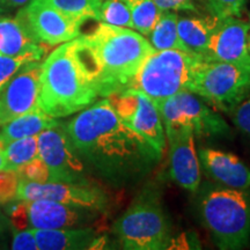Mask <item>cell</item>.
<instances>
[{
    "label": "cell",
    "instance_id": "6da1fadb",
    "mask_svg": "<svg viewBox=\"0 0 250 250\" xmlns=\"http://www.w3.org/2000/svg\"><path fill=\"white\" fill-rule=\"evenodd\" d=\"M65 129L77 152L112 182L143 177L161 160L162 153L118 117L108 98L81 110Z\"/></svg>",
    "mask_w": 250,
    "mask_h": 250
},
{
    "label": "cell",
    "instance_id": "7a4b0ae2",
    "mask_svg": "<svg viewBox=\"0 0 250 250\" xmlns=\"http://www.w3.org/2000/svg\"><path fill=\"white\" fill-rule=\"evenodd\" d=\"M78 41L80 57L101 98L127 89L143 62L154 51L138 31L103 22Z\"/></svg>",
    "mask_w": 250,
    "mask_h": 250
},
{
    "label": "cell",
    "instance_id": "3957f363",
    "mask_svg": "<svg viewBox=\"0 0 250 250\" xmlns=\"http://www.w3.org/2000/svg\"><path fill=\"white\" fill-rule=\"evenodd\" d=\"M98 92L87 73L77 39L62 43L42 62L39 108L49 116H70L93 104Z\"/></svg>",
    "mask_w": 250,
    "mask_h": 250
},
{
    "label": "cell",
    "instance_id": "277c9868",
    "mask_svg": "<svg viewBox=\"0 0 250 250\" xmlns=\"http://www.w3.org/2000/svg\"><path fill=\"white\" fill-rule=\"evenodd\" d=\"M201 214L219 249H242L250 243V196L245 190H212L203 198Z\"/></svg>",
    "mask_w": 250,
    "mask_h": 250
},
{
    "label": "cell",
    "instance_id": "5b68a950",
    "mask_svg": "<svg viewBox=\"0 0 250 250\" xmlns=\"http://www.w3.org/2000/svg\"><path fill=\"white\" fill-rule=\"evenodd\" d=\"M203 59L201 55L183 50H154L143 62L127 89L145 94L154 103L162 101L188 90Z\"/></svg>",
    "mask_w": 250,
    "mask_h": 250
},
{
    "label": "cell",
    "instance_id": "8992f818",
    "mask_svg": "<svg viewBox=\"0 0 250 250\" xmlns=\"http://www.w3.org/2000/svg\"><path fill=\"white\" fill-rule=\"evenodd\" d=\"M123 249L162 250L171 240V228L154 190L145 189L114 225Z\"/></svg>",
    "mask_w": 250,
    "mask_h": 250
},
{
    "label": "cell",
    "instance_id": "52a82bcc",
    "mask_svg": "<svg viewBox=\"0 0 250 250\" xmlns=\"http://www.w3.org/2000/svg\"><path fill=\"white\" fill-rule=\"evenodd\" d=\"M188 90L230 115L250 95V71L230 62L203 59Z\"/></svg>",
    "mask_w": 250,
    "mask_h": 250
},
{
    "label": "cell",
    "instance_id": "ba28073f",
    "mask_svg": "<svg viewBox=\"0 0 250 250\" xmlns=\"http://www.w3.org/2000/svg\"><path fill=\"white\" fill-rule=\"evenodd\" d=\"M164 124L165 132L182 125H191L195 134L204 137L229 136L230 129L221 116L208 107L201 96L189 90H181L155 103Z\"/></svg>",
    "mask_w": 250,
    "mask_h": 250
},
{
    "label": "cell",
    "instance_id": "9c48e42d",
    "mask_svg": "<svg viewBox=\"0 0 250 250\" xmlns=\"http://www.w3.org/2000/svg\"><path fill=\"white\" fill-rule=\"evenodd\" d=\"M95 211L45 199L20 201L9 211V225L15 230L55 229L88 223Z\"/></svg>",
    "mask_w": 250,
    "mask_h": 250
},
{
    "label": "cell",
    "instance_id": "30bf717a",
    "mask_svg": "<svg viewBox=\"0 0 250 250\" xmlns=\"http://www.w3.org/2000/svg\"><path fill=\"white\" fill-rule=\"evenodd\" d=\"M17 19L39 43L58 45L80 36L83 21L64 14L41 0H30Z\"/></svg>",
    "mask_w": 250,
    "mask_h": 250
},
{
    "label": "cell",
    "instance_id": "8fae6325",
    "mask_svg": "<svg viewBox=\"0 0 250 250\" xmlns=\"http://www.w3.org/2000/svg\"><path fill=\"white\" fill-rule=\"evenodd\" d=\"M118 117L137 133L145 137L160 153L166 148V132L158 107L145 94L126 89L109 96Z\"/></svg>",
    "mask_w": 250,
    "mask_h": 250
},
{
    "label": "cell",
    "instance_id": "7c38bea8",
    "mask_svg": "<svg viewBox=\"0 0 250 250\" xmlns=\"http://www.w3.org/2000/svg\"><path fill=\"white\" fill-rule=\"evenodd\" d=\"M39 155L49 167L51 182L88 183L83 161L61 123L39 134Z\"/></svg>",
    "mask_w": 250,
    "mask_h": 250
},
{
    "label": "cell",
    "instance_id": "4fadbf2b",
    "mask_svg": "<svg viewBox=\"0 0 250 250\" xmlns=\"http://www.w3.org/2000/svg\"><path fill=\"white\" fill-rule=\"evenodd\" d=\"M18 201L45 199L61 204L92 211H104L108 198L105 193L88 183L45 182L36 183L20 179L17 190Z\"/></svg>",
    "mask_w": 250,
    "mask_h": 250
},
{
    "label": "cell",
    "instance_id": "5bb4252c",
    "mask_svg": "<svg viewBox=\"0 0 250 250\" xmlns=\"http://www.w3.org/2000/svg\"><path fill=\"white\" fill-rule=\"evenodd\" d=\"M42 62L33 61L20 67L0 89V126L39 108Z\"/></svg>",
    "mask_w": 250,
    "mask_h": 250
},
{
    "label": "cell",
    "instance_id": "9a60e30c",
    "mask_svg": "<svg viewBox=\"0 0 250 250\" xmlns=\"http://www.w3.org/2000/svg\"><path fill=\"white\" fill-rule=\"evenodd\" d=\"M250 23L240 18L221 19L204 54L206 61L225 62L250 71L248 34Z\"/></svg>",
    "mask_w": 250,
    "mask_h": 250
},
{
    "label": "cell",
    "instance_id": "2e32d148",
    "mask_svg": "<svg viewBox=\"0 0 250 250\" xmlns=\"http://www.w3.org/2000/svg\"><path fill=\"white\" fill-rule=\"evenodd\" d=\"M167 134L169 142L170 176L181 188L196 192L201 183V165L195 148V131L182 125Z\"/></svg>",
    "mask_w": 250,
    "mask_h": 250
},
{
    "label": "cell",
    "instance_id": "e0dca14e",
    "mask_svg": "<svg viewBox=\"0 0 250 250\" xmlns=\"http://www.w3.org/2000/svg\"><path fill=\"white\" fill-rule=\"evenodd\" d=\"M199 165L211 179L230 189L250 188V169L232 153L212 148L199 149Z\"/></svg>",
    "mask_w": 250,
    "mask_h": 250
},
{
    "label": "cell",
    "instance_id": "ac0fdd59",
    "mask_svg": "<svg viewBox=\"0 0 250 250\" xmlns=\"http://www.w3.org/2000/svg\"><path fill=\"white\" fill-rule=\"evenodd\" d=\"M221 19L208 12V15H190L177 18V30L186 49L192 54H204L212 34Z\"/></svg>",
    "mask_w": 250,
    "mask_h": 250
},
{
    "label": "cell",
    "instance_id": "d6986e66",
    "mask_svg": "<svg viewBox=\"0 0 250 250\" xmlns=\"http://www.w3.org/2000/svg\"><path fill=\"white\" fill-rule=\"evenodd\" d=\"M40 250H77L90 249L96 239L92 228H55V229H34Z\"/></svg>",
    "mask_w": 250,
    "mask_h": 250
},
{
    "label": "cell",
    "instance_id": "ffe728a7",
    "mask_svg": "<svg viewBox=\"0 0 250 250\" xmlns=\"http://www.w3.org/2000/svg\"><path fill=\"white\" fill-rule=\"evenodd\" d=\"M37 52L45 54V46L33 39L17 18L0 17V57Z\"/></svg>",
    "mask_w": 250,
    "mask_h": 250
},
{
    "label": "cell",
    "instance_id": "44dd1931",
    "mask_svg": "<svg viewBox=\"0 0 250 250\" xmlns=\"http://www.w3.org/2000/svg\"><path fill=\"white\" fill-rule=\"evenodd\" d=\"M58 124L57 118L49 116L41 109H36L2 125L0 131V143L6 145L17 139L39 136L43 131L51 129Z\"/></svg>",
    "mask_w": 250,
    "mask_h": 250
},
{
    "label": "cell",
    "instance_id": "7402d4cb",
    "mask_svg": "<svg viewBox=\"0 0 250 250\" xmlns=\"http://www.w3.org/2000/svg\"><path fill=\"white\" fill-rule=\"evenodd\" d=\"M177 18L179 15L174 12H162L148 35V41L154 50L175 49L188 51L180 39L177 30Z\"/></svg>",
    "mask_w": 250,
    "mask_h": 250
},
{
    "label": "cell",
    "instance_id": "603a6c76",
    "mask_svg": "<svg viewBox=\"0 0 250 250\" xmlns=\"http://www.w3.org/2000/svg\"><path fill=\"white\" fill-rule=\"evenodd\" d=\"M5 170L18 171L23 165L39 156V136L13 140L5 145Z\"/></svg>",
    "mask_w": 250,
    "mask_h": 250
},
{
    "label": "cell",
    "instance_id": "cb8c5ba5",
    "mask_svg": "<svg viewBox=\"0 0 250 250\" xmlns=\"http://www.w3.org/2000/svg\"><path fill=\"white\" fill-rule=\"evenodd\" d=\"M125 1L130 9L133 29L144 36H148L164 11L156 6L153 0H125Z\"/></svg>",
    "mask_w": 250,
    "mask_h": 250
},
{
    "label": "cell",
    "instance_id": "d4e9b609",
    "mask_svg": "<svg viewBox=\"0 0 250 250\" xmlns=\"http://www.w3.org/2000/svg\"><path fill=\"white\" fill-rule=\"evenodd\" d=\"M64 14L79 19L85 22L86 20L99 21L100 8L103 0H41Z\"/></svg>",
    "mask_w": 250,
    "mask_h": 250
},
{
    "label": "cell",
    "instance_id": "484cf974",
    "mask_svg": "<svg viewBox=\"0 0 250 250\" xmlns=\"http://www.w3.org/2000/svg\"><path fill=\"white\" fill-rule=\"evenodd\" d=\"M99 22L133 29L132 18L125 0H103Z\"/></svg>",
    "mask_w": 250,
    "mask_h": 250
},
{
    "label": "cell",
    "instance_id": "4316f807",
    "mask_svg": "<svg viewBox=\"0 0 250 250\" xmlns=\"http://www.w3.org/2000/svg\"><path fill=\"white\" fill-rule=\"evenodd\" d=\"M43 56L44 55L37 54V52H27V54L12 56V57L1 56L0 57V89L20 70V67L29 62L41 61Z\"/></svg>",
    "mask_w": 250,
    "mask_h": 250
},
{
    "label": "cell",
    "instance_id": "83f0119b",
    "mask_svg": "<svg viewBox=\"0 0 250 250\" xmlns=\"http://www.w3.org/2000/svg\"><path fill=\"white\" fill-rule=\"evenodd\" d=\"M18 174L21 180L29 181V182H51V174H50L49 167L42 160V158H40V155L28 162V164L23 165L18 170Z\"/></svg>",
    "mask_w": 250,
    "mask_h": 250
},
{
    "label": "cell",
    "instance_id": "f1b7e54d",
    "mask_svg": "<svg viewBox=\"0 0 250 250\" xmlns=\"http://www.w3.org/2000/svg\"><path fill=\"white\" fill-rule=\"evenodd\" d=\"M248 0H206L208 12L218 18H240Z\"/></svg>",
    "mask_w": 250,
    "mask_h": 250
},
{
    "label": "cell",
    "instance_id": "f546056e",
    "mask_svg": "<svg viewBox=\"0 0 250 250\" xmlns=\"http://www.w3.org/2000/svg\"><path fill=\"white\" fill-rule=\"evenodd\" d=\"M19 182H20V176L18 171H0V204L17 199Z\"/></svg>",
    "mask_w": 250,
    "mask_h": 250
},
{
    "label": "cell",
    "instance_id": "4dcf8cb0",
    "mask_svg": "<svg viewBox=\"0 0 250 250\" xmlns=\"http://www.w3.org/2000/svg\"><path fill=\"white\" fill-rule=\"evenodd\" d=\"M230 116L237 129L250 137V95L234 109Z\"/></svg>",
    "mask_w": 250,
    "mask_h": 250
},
{
    "label": "cell",
    "instance_id": "1f68e13d",
    "mask_svg": "<svg viewBox=\"0 0 250 250\" xmlns=\"http://www.w3.org/2000/svg\"><path fill=\"white\" fill-rule=\"evenodd\" d=\"M161 11L198 12L199 0H153Z\"/></svg>",
    "mask_w": 250,
    "mask_h": 250
},
{
    "label": "cell",
    "instance_id": "d6a6232c",
    "mask_svg": "<svg viewBox=\"0 0 250 250\" xmlns=\"http://www.w3.org/2000/svg\"><path fill=\"white\" fill-rule=\"evenodd\" d=\"M12 249L14 250H39L35 235L33 230L24 229L19 230L14 235L13 243H12Z\"/></svg>",
    "mask_w": 250,
    "mask_h": 250
},
{
    "label": "cell",
    "instance_id": "836d02e7",
    "mask_svg": "<svg viewBox=\"0 0 250 250\" xmlns=\"http://www.w3.org/2000/svg\"><path fill=\"white\" fill-rule=\"evenodd\" d=\"M201 248L199 247L198 239L196 235L190 236V234H183L179 237H171L167 249H195Z\"/></svg>",
    "mask_w": 250,
    "mask_h": 250
},
{
    "label": "cell",
    "instance_id": "e575fe53",
    "mask_svg": "<svg viewBox=\"0 0 250 250\" xmlns=\"http://www.w3.org/2000/svg\"><path fill=\"white\" fill-rule=\"evenodd\" d=\"M30 0H4L6 7L7 8H18L26 6Z\"/></svg>",
    "mask_w": 250,
    "mask_h": 250
},
{
    "label": "cell",
    "instance_id": "d590c367",
    "mask_svg": "<svg viewBox=\"0 0 250 250\" xmlns=\"http://www.w3.org/2000/svg\"><path fill=\"white\" fill-rule=\"evenodd\" d=\"M6 168V155H5V145L0 143V171L5 170Z\"/></svg>",
    "mask_w": 250,
    "mask_h": 250
},
{
    "label": "cell",
    "instance_id": "8d00e7d4",
    "mask_svg": "<svg viewBox=\"0 0 250 250\" xmlns=\"http://www.w3.org/2000/svg\"><path fill=\"white\" fill-rule=\"evenodd\" d=\"M8 223H9V220H8V221L6 220L4 215H2L1 212H0V234L4 232L5 228L7 227V224H8Z\"/></svg>",
    "mask_w": 250,
    "mask_h": 250
},
{
    "label": "cell",
    "instance_id": "74e56055",
    "mask_svg": "<svg viewBox=\"0 0 250 250\" xmlns=\"http://www.w3.org/2000/svg\"><path fill=\"white\" fill-rule=\"evenodd\" d=\"M7 7H6L4 0H0V17H2V14L5 13L6 11H7Z\"/></svg>",
    "mask_w": 250,
    "mask_h": 250
},
{
    "label": "cell",
    "instance_id": "f35d334b",
    "mask_svg": "<svg viewBox=\"0 0 250 250\" xmlns=\"http://www.w3.org/2000/svg\"><path fill=\"white\" fill-rule=\"evenodd\" d=\"M248 50H249V52H250V31H249V34H248Z\"/></svg>",
    "mask_w": 250,
    "mask_h": 250
},
{
    "label": "cell",
    "instance_id": "ab89813d",
    "mask_svg": "<svg viewBox=\"0 0 250 250\" xmlns=\"http://www.w3.org/2000/svg\"><path fill=\"white\" fill-rule=\"evenodd\" d=\"M249 23H250V12H249Z\"/></svg>",
    "mask_w": 250,
    "mask_h": 250
}]
</instances>
